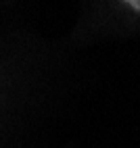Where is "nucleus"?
I'll return each mask as SVG.
<instances>
[{
	"mask_svg": "<svg viewBox=\"0 0 140 148\" xmlns=\"http://www.w3.org/2000/svg\"><path fill=\"white\" fill-rule=\"evenodd\" d=\"M123 2H128L132 8H136V11H140V0H123Z\"/></svg>",
	"mask_w": 140,
	"mask_h": 148,
	"instance_id": "1",
	"label": "nucleus"
}]
</instances>
